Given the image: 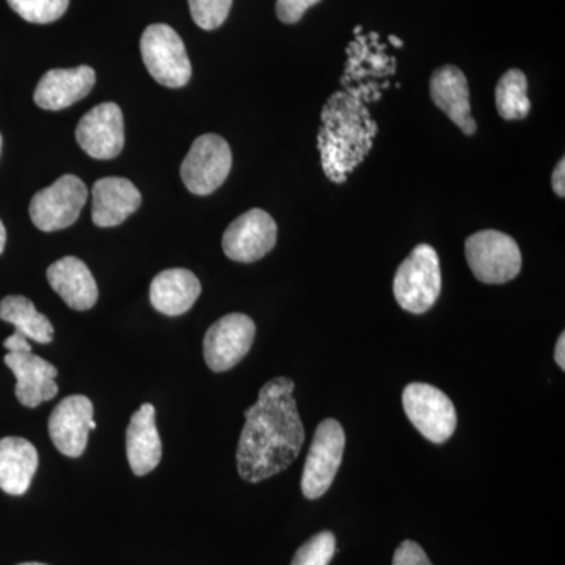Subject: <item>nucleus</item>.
Returning a JSON list of instances; mask_svg holds the SVG:
<instances>
[{"instance_id":"f257e3e1","label":"nucleus","mask_w":565,"mask_h":565,"mask_svg":"<svg viewBox=\"0 0 565 565\" xmlns=\"http://www.w3.org/2000/svg\"><path fill=\"white\" fill-rule=\"evenodd\" d=\"M296 384L275 377L263 386L258 401L245 411L237 446V470L244 481H266L285 471L299 457L305 429L292 393Z\"/></svg>"},{"instance_id":"f03ea898","label":"nucleus","mask_w":565,"mask_h":565,"mask_svg":"<svg viewBox=\"0 0 565 565\" xmlns=\"http://www.w3.org/2000/svg\"><path fill=\"white\" fill-rule=\"evenodd\" d=\"M396 302L408 313L423 315L437 302L441 292V269L437 252L419 244L394 275Z\"/></svg>"},{"instance_id":"7ed1b4c3","label":"nucleus","mask_w":565,"mask_h":565,"mask_svg":"<svg viewBox=\"0 0 565 565\" xmlns=\"http://www.w3.org/2000/svg\"><path fill=\"white\" fill-rule=\"evenodd\" d=\"M141 58L152 79L163 87H184L192 77V65L184 41L167 24H151L140 39Z\"/></svg>"},{"instance_id":"20e7f679","label":"nucleus","mask_w":565,"mask_h":565,"mask_svg":"<svg viewBox=\"0 0 565 565\" xmlns=\"http://www.w3.org/2000/svg\"><path fill=\"white\" fill-rule=\"evenodd\" d=\"M468 266L479 281L503 285L514 280L522 270V252L511 236L486 230L468 237L465 243Z\"/></svg>"},{"instance_id":"39448f33","label":"nucleus","mask_w":565,"mask_h":565,"mask_svg":"<svg viewBox=\"0 0 565 565\" xmlns=\"http://www.w3.org/2000/svg\"><path fill=\"white\" fill-rule=\"evenodd\" d=\"M233 167L232 148L217 134H204L193 141L181 166V180L193 195H210L228 178Z\"/></svg>"},{"instance_id":"423d86ee","label":"nucleus","mask_w":565,"mask_h":565,"mask_svg":"<svg viewBox=\"0 0 565 565\" xmlns=\"http://www.w3.org/2000/svg\"><path fill=\"white\" fill-rule=\"evenodd\" d=\"M403 405L416 430L433 444H445L456 433V407L441 390L427 384L407 385Z\"/></svg>"},{"instance_id":"0eeeda50","label":"nucleus","mask_w":565,"mask_h":565,"mask_svg":"<svg viewBox=\"0 0 565 565\" xmlns=\"http://www.w3.org/2000/svg\"><path fill=\"white\" fill-rule=\"evenodd\" d=\"M87 200L88 189L84 181L74 174H63L33 196L29 212L33 225L41 232H58L76 223Z\"/></svg>"},{"instance_id":"6e6552de","label":"nucleus","mask_w":565,"mask_h":565,"mask_svg":"<svg viewBox=\"0 0 565 565\" xmlns=\"http://www.w3.org/2000/svg\"><path fill=\"white\" fill-rule=\"evenodd\" d=\"M344 446V429L337 419L319 424L302 475V492L308 500H318L333 484L343 462Z\"/></svg>"},{"instance_id":"1a4fd4ad","label":"nucleus","mask_w":565,"mask_h":565,"mask_svg":"<svg viewBox=\"0 0 565 565\" xmlns=\"http://www.w3.org/2000/svg\"><path fill=\"white\" fill-rule=\"evenodd\" d=\"M255 334V322L248 316H223L204 334V362L214 373L232 370L250 352Z\"/></svg>"},{"instance_id":"9d476101","label":"nucleus","mask_w":565,"mask_h":565,"mask_svg":"<svg viewBox=\"0 0 565 565\" xmlns=\"http://www.w3.org/2000/svg\"><path fill=\"white\" fill-rule=\"evenodd\" d=\"M76 140L82 150L98 161H110L125 147V118L120 106L103 103L88 110L77 122Z\"/></svg>"},{"instance_id":"9b49d317","label":"nucleus","mask_w":565,"mask_h":565,"mask_svg":"<svg viewBox=\"0 0 565 565\" xmlns=\"http://www.w3.org/2000/svg\"><path fill=\"white\" fill-rule=\"evenodd\" d=\"M277 244V223L263 210H250L237 217L223 234L222 247L230 259L255 263Z\"/></svg>"},{"instance_id":"f8f14e48","label":"nucleus","mask_w":565,"mask_h":565,"mask_svg":"<svg viewBox=\"0 0 565 565\" xmlns=\"http://www.w3.org/2000/svg\"><path fill=\"white\" fill-rule=\"evenodd\" d=\"M92 401L82 394L65 397L52 411L50 435L55 448L66 457H81L88 444V434L96 429Z\"/></svg>"},{"instance_id":"ddd939ff","label":"nucleus","mask_w":565,"mask_h":565,"mask_svg":"<svg viewBox=\"0 0 565 565\" xmlns=\"http://www.w3.org/2000/svg\"><path fill=\"white\" fill-rule=\"evenodd\" d=\"M3 362L17 377L14 394L24 407L35 408L57 396L58 373L54 364L32 352H9Z\"/></svg>"},{"instance_id":"4468645a","label":"nucleus","mask_w":565,"mask_h":565,"mask_svg":"<svg viewBox=\"0 0 565 565\" xmlns=\"http://www.w3.org/2000/svg\"><path fill=\"white\" fill-rule=\"evenodd\" d=\"M95 84V70L87 65L71 70H51L36 85L33 102L44 110L66 109L85 98Z\"/></svg>"},{"instance_id":"2eb2a0df","label":"nucleus","mask_w":565,"mask_h":565,"mask_svg":"<svg viewBox=\"0 0 565 565\" xmlns=\"http://www.w3.org/2000/svg\"><path fill=\"white\" fill-rule=\"evenodd\" d=\"M92 199V221L99 228L121 225L141 204L139 189L134 182L118 177L96 181Z\"/></svg>"},{"instance_id":"dca6fc26","label":"nucleus","mask_w":565,"mask_h":565,"mask_svg":"<svg viewBox=\"0 0 565 565\" xmlns=\"http://www.w3.org/2000/svg\"><path fill=\"white\" fill-rule=\"evenodd\" d=\"M51 288L63 302L77 311H87L98 302V285L87 264L76 256H65L51 264L46 273Z\"/></svg>"},{"instance_id":"f3484780","label":"nucleus","mask_w":565,"mask_h":565,"mask_svg":"<svg viewBox=\"0 0 565 565\" xmlns=\"http://www.w3.org/2000/svg\"><path fill=\"white\" fill-rule=\"evenodd\" d=\"M430 96L438 109L459 126L460 131L473 136L476 121L471 117L470 87L462 71L452 65L435 71L430 79Z\"/></svg>"},{"instance_id":"a211bd4d","label":"nucleus","mask_w":565,"mask_h":565,"mask_svg":"<svg viewBox=\"0 0 565 565\" xmlns=\"http://www.w3.org/2000/svg\"><path fill=\"white\" fill-rule=\"evenodd\" d=\"M126 451L136 476L151 473L161 462L162 441L156 427L154 405L143 404L132 415L126 430Z\"/></svg>"},{"instance_id":"6ab92c4d","label":"nucleus","mask_w":565,"mask_h":565,"mask_svg":"<svg viewBox=\"0 0 565 565\" xmlns=\"http://www.w3.org/2000/svg\"><path fill=\"white\" fill-rule=\"evenodd\" d=\"M202 294V282L188 269H169L151 281L150 300L166 316L188 313Z\"/></svg>"},{"instance_id":"aec40b11","label":"nucleus","mask_w":565,"mask_h":565,"mask_svg":"<svg viewBox=\"0 0 565 565\" xmlns=\"http://www.w3.org/2000/svg\"><path fill=\"white\" fill-rule=\"evenodd\" d=\"M39 470V452L21 437L0 440V490L14 497L28 492Z\"/></svg>"},{"instance_id":"412c9836","label":"nucleus","mask_w":565,"mask_h":565,"mask_svg":"<svg viewBox=\"0 0 565 565\" xmlns=\"http://www.w3.org/2000/svg\"><path fill=\"white\" fill-rule=\"evenodd\" d=\"M0 319L14 327V332L24 334L28 340L47 344L54 340V327L46 316L36 310L28 297L9 296L0 302Z\"/></svg>"},{"instance_id":"4be33fe9","label":"nucleus","mask_w":565,"mask_h":565,"mask_svg":"<svg viewBox=\"0 0 565 565\" xmlns=\"http://www.w3.org/2000/svg\"><path fill=\"white\" fill-rule=\"evenodd\" d=\"M498 114L504 120H523L531 110L527 98V81L520 70H509L498 82L494 90Z\"/></svg>"},{"instance_id":"5701e85b","label":"nucleus","mask_w":565,"mask_h":565,"mask_svg":"<svg viewBox=\"0 0 565 565\" xmlns=\"http://www.w3.org/2000/svg\"><path fill=\"white\" fill-rule=\"evenodd\" d=\"M10 9L32 24H50L61 20L68 10L70 0H7Z\"/></svg>"},{"instance_id":"b1692460","label":"nucleus","mask_w":565,"mask_h":565,"mask_svg":"<svg viewBox=\"0 0 565 565\" xmlns=\"http://www.w3.org/2000/svg\"><path fill=\"white\" fill-rule=\"evenodd\" d=\"M337 552V539L330 531H323L305 542L291 565H329Z\"/></svg>"},{"instance_id":"393cba45","label":"nucleus","mask_w":565,"mask_h":565,"mask_svg":"<svg viewBox=\"0 0 565 565\" xmlns=\"http://www.w3.org/2000/svg\"><path fill=\"white\" fill-rule=\"evenodd\" d=\"M233 0H189L192 20L203 31H215L228 18Z\"/></svg>"},{"instance_id":"a878e982","label":"nucleus","mask_w":565,"mask_h":565,"mask_svg":"<svg viewBox=\"0 0 565 565\" xmlns=\"http://www.w3.org/2000/svg\"><path fill=\"white\" fill-rule=\"evenodd\" d=\"M321 0H277V17L285 24H296L302 20L305 11Z\"/></svg>"},{"instance_id":"bb28decb","label":"nucleus","mask_w":565,"mask_h":565,"mask_svg":"<svg viewBox=\"0 0 565 565\" xmlns=\"http://www.w3.org/2000/svg\"><path fill=\"white\" fill-rule=\"evenodd\" d=\"M393 565H433V563L416 542L404 541L394 552Z\"/></svg>"},{"instance_id":"cd10ccee","label":"nucleus","mask_w":565,"mask_h":565,"mask_svg":"<svg viewBox=\"0 0 565 565\" xmlns=\"http://www.w3.org/2000/svg\"><path fill=\"white\" fill-rule=\"evenodd\" d=\"M3 348L9 352H32V345L29 343L24 334L14 332L11 337L7 338Z\"/></svg>"},{"instance_id":"c85d7f7f","label":"nucleus","mask_w":565,"mask_h":565,"mask_svg":"<svg viewBox=\"0 0 565 565\" xmlns=\"http://www.w3.org/2000/svg\"><path fill=\"white\" fill-rule=\"evenodd\" d=\"M565 161L561 159L559 163H557L555 172H553L552 184L553 189L559 196L565 195Z\"/></svg>"},{"instance_id":"c756f323","label":"nucleus","mask_w":565,"mask_h":565,"mask_svg":"<svg viewBox=\"0 0 565 565\" xmlns=\"http://www.w3.org/2000/svg\"><path fill=\"white\" fill-rule=\"evenodd\" d=\"M555 360L559 364L561 370H565V334L561 333L559 340H557L555 349Z\"/></svg>"},{"instance_id":"7c9ffc66","label":"nucleus","mask_w":565,"mask_h":565,"mask_svg":"<svg viewBox=\"0 0 565 565\" xmlns=\"http://www.w3.org/2000/svg\"><path fill=\"white\" fill-rule=\"evenodd\" d=\"M6 243H7L6 226H3L2 221H0V255H2L3 248H6Z\"/></svg>"},{"instance_id":"2f4dec72","label":"nucleus","mask_w":565,"mask_h":565,"mask_svg":"<svg viewBox=\"0 0 565 565\" xmlns=\"http://www.w3.org/2000/svg\"><path fill=\"white\" fill-rule=\"evenodd\" d=\"M390 41H392L393 44H396V46H403V41L394 39V36H390Z\"/></svg>"},{"instance_id":"473e14b6","label":"nucleus","mask_w":565,"mask_h":565,"mask_svg":"<svg viewBox=\"0 0 565 565\" xmlns=\"http://www.w3.org/2000/svg\"><path fill=\"white\" fill-rule=\"evenodd\" d=\"M20 565H46V564H40V563H25V564H20Z\"/></svg>"},{"instance_id":"72a5a7b5","label":"nucleus","mask_w":565,"mask_h":565,"mask_svg":"<svg viewBox=\"0 0 565 565\" xmlns=\"http://www.w3.org/2000/svg\"><path fill=\"white\" fill-rule=\"evenodd\" d=\"M0 152H2V136H0Z\"/></svg>"}]
</instances>
